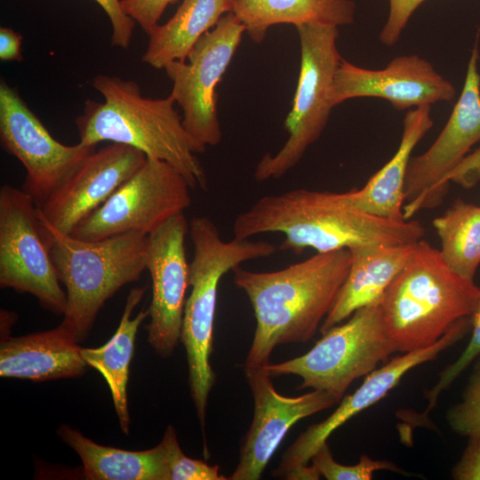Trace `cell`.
Here are the masks:
<instances>
[{
    "mask_svg": "<svg viewBox=\"0 0 480 480\" xmlns=\"http://www.w3.org/2000/svg\"><path fill=\"white\" fill-rule=\"evenodd\" d=\"M234 237L250 239L281 233V248L297 254L310 248L317 252L361 244H406L423 239L425 228L416 220H395L354 207L345 192L296 188L258 199L233 223Z\"/></svg>",
    "mask_w": 480,
    "mask_h": 480,
    "instance_id": "1",
    "label": "cell"
},
{
    "mask_svg": "<svg viewBox=\"0 0 480 480\" xmlns=\"http://www.w3.org/2000/svg\"><path fill=\"white\" fill-rule=\"evenodd\" d=\"M350 264V251L340 249L276 271L236 267L234 283L247 295L256 319L244 367L268 364L279 344L309 340L332 308Z\"/></svg>",
    "mask_w": 480,
    "mask_h": 480,
    "instance_id": "2",
    "label": "cell"
},
{
    "mask_svg": "<svg viewBox=\"0 0 480 480\" xmlns=\"http://www.w3.org/2000/svg\"><path fill=\"white\" fill-rule=\"evenodd\" d=\"M92 84L104 101L87 100L76 118L81 144L110 141L133 147L171 164L191 188L206 189V174L196 156L206 147L187 132L171 95L145 98L135 81L115 76L97 75Z\"/></svg>",
    "mask_w": 480,
    "mask_h": 480,
    "instance_id": "3",
    "label": "cell"
},
{
    "mask_svg": "<svg viewBox=\"0 0 480 480\" xmlns=\"http://www.w3.org/2000/svg\"><path fill=\"white\" fill-rule=\"evenodd\" d=\"M480 288L452 270L440 251L423 239L380 301L386 332L396 352L436 342L456 322L470 317Z\"/></svg>",
    "mask_w": 480,
    "mask_h": 480,
    "instance_id": "4",
    "label": "cell"
},
{
    "mask_svg": "<svg viewBox=\"0 0 480 480\" xmlns=\"http://www.w3.org/2000/svg\"><path fill=\"white\" fill-rule=\"evenodd\" d=\"M188 233L194 251L188 266L191 290L185 301L180 341L187 353L190 395L204 428L208 396L215 382L210 359L220 281L245 261L272 255L276 247L266 241H224L217 226L204 216L189 221Z\"/></svg>",
    "mask_w": 480,
    "mask_h": 480,
    "instance_id": "5",
    "label": "cell"
},
{
    "mask_svg": "<svg viewBox=\"0 0 480 480\" xmlns=\"http://www.w3.org/2000/svg\"><path fill=\"white\" fill-rule=\"evenodd\" d=\"M39 216L58 278L66 289L60 325L82 342L106 301L125 284L139 280L146 270L148 236L128 232L86 241L57 230L40 212Z\"/></svg>",
    "mask_w": 480,
    "mask_h": 480,
    "instance_id": "6",
    "label": "cell"
},
{
    "mask_svg": "<svg viewBox=\"0 0 480 480\" xmlns=\"http://www.w3.org/2000/svg\"><path fill=\"white\" fill-rule=\"evenodd\" d=\"M348 318L322 333L306 354L263 367L271 377L297 375L302 380L299 388L328 392L339 403L355 380L396 352L384 327L380 303L361 308Z\"/></svg>",
    "mask_w": 480,
    "mask_h": 480,
    "instance_id": "7",
    "label": "cell"
},
{
    "mask_svg": "<svg viewBox=\"0 0 480 480\" xmlns=\"http://www.w3.org/2000/svg\"><path fill=\"white\" fill-rule=\"evenodd\" d=\"M300 43V67L293 104L284 121L289 137L275 155H265L254 179H279L294 167L321 135L333 108L331 94L342 60L338 27L301 24L295 27Z\"/></svg>",
    "mask_w": 480,
    "mask_h": 480,
    "instance_id": "8",
    "label": "cell"
},
{
    "mask_svg": "<svg viewBox=\"0 0 480 480\" xmlns=\"http://www.w3.org/2000/svg\"><path fill=\"white\" fill-rule=\"evenodd\" d=\"M0 286L30 293L44 308L64 315L67 295L38 206L23 189L8 184L0 188Z\"/></svg>",
    "mask_w": 480,
    "mask_h": 480,
    "instance_id": "9",
    "label": "cell"
},
{
    "mask_svg": "<svg viewBox=\"0 0 480 480\" xmlns=\"http://www.w3.org/2000/svg\"><path fill=\"white\" fill-rule=\"evenodd\" d=\"M190 188L171 164L147 157L143 165L70 235L86 241L128 232L148 236L191 205Z\"/></svg>",
    "mask_w": 480,
    "mask_h": 480,
    "instance_id": "10",
    "label": "cell"
},
{
    "mask_svg": "<svg viewBox=\"0 0 480 480\" xmlns=\"http://www.w3.org/2000/svg\"><path fill=\"white\" fill-rule=\"evenodd\" d=\"M245 28L233 12L195 44L185 61L164 68L172 83L171 96L183 112L187 132L204 147L218 145L222 137L215 91L240 44Z\"/></svg>",
    "mask_w": 480,
    "mask_h": 480,
    "instance_id": "11",
    "label": "cell"
},
{
    "mask_svg": "<svg viewBox=\"0 0 480 480\" xmlns=\"http://www.w3.org/2000/svg\"><path fill=\"white\" fill-rule=\"evenodd\" d=\"M474 47L461 94L434 143L409 162L404 180V220L440 205L448 192V175L480 140V75Z\"/></svg>",
    "mask_w": 480,
    "mask_h": 480,
    "instance_id": "12",
    "label": "cell"
},
{
    "mask_svg": "<svg viewBox=\"0 0 480 480\" xmlns=\"http://www.w3.org/2000/svg\"><path fill=\"white\" fill-rule=\"evenodd\" d=\"M0 142L26 170L22 189L43 204L75 168L95 149L55 140L18 91L0 83Z\"/></svg>",
    "mask_w": 480,
    "mask_h": 480,
    "instance_id": "13",
    "label": "cell"
},
{
    "mask_svg": "<svg viewBox=\"0 0 480 480\" xmlns=\"http://www.w3.org/2000/svg\"><path fill=\"white\" fill-rule=\"evenodd\" d=\"M188 223L177 214L148 236L146 270L152 282L148 340L161 356L172 355L180 340L188 284L185 239Z\"/></svg>",
    "mask_w": 480,
    "mask_h": 480,
    "instance_id": "14",
    "label": "cell"
},
{
    "mask_svg": "<svg viewBox=\"0 0 480 480\" xmlns=\"http://www.w3.org/2000/svg\"><path fill=\"white\" fill-rule=\"evenodd\" d=\"M254 410L230 480L260 479L289 429L299 420L330 408L338 401L328 392L314 389L300 396L277 393L265 367H244Z\"/></svg>",
    "mask_w": 480,
    "mask_h": 480,
    "instance_id": "15",
    "label": "cell"
},
{
    "mask_svg": "<svg viewBox=\"0 0 480 480\" xmlns=\"http://www.w3.org/2000/svg\"><path fill=\"white\" fill-rule=\"evenodd\" d=\"M140 150L111 143L91 152L38 206L54 228L71 234L146 162Z\"/></svg>",
    "mask_w": 480,
    "mask_h": 480,
    "instance_id": "16",
    "label": "cell"
},
{
    "mask_svg": "<svg viewBox=\"0 0 480 480\" xmlns=\"http://www.w3.org/2000/svg\"><path fill=\"white\" fill-rule=\"evenodd\" d=\"M468 324V318H462L434 344L395 356L367 374L363 384L353 394L344 397L328 418L309 426L298 436L284 453L273 476L284 477L291 470L308 465L314 453L337 428L382 399L410 370L436 359L441 352L460 340Z\"/></svg>",
    "mask_w": 480,
    "mask_h": 480,
    "instance_id": "17",
    "label": "cell"
},
{
    "mask_svg": "<svg viewBox=\"0 0 480 480\" xmlns=\"http://www.w3.org/2000/svg\"><path fill=\"white\" fill-rule=\"evenodd\" d=\"M454 86L419 55L393 59L383 69H367L341 60L336 71L331 100L333 107L359 97L388 100L397 110L452 100Z\"/></svg>",
    "mask_w": 480,
    "mask_h": 480,
    "instance_id": "18",
    "label": "cell"
},
{
    "mask_svg": "<svg viewBox=\"0 0 480 480\" xmlns=\"http://www.w3.org/2000/svg\"><path fill=\"white\" fill-rule=\"evenodd\" d=\"M418 242L396 245L361 244L349 248L348 273L320 332H325L361 308L380 303L386 289L412 258Z\"/></svg>",
    "mask_w": 480,
    "mask_h": 480,
    "instance_id": "19",
    "label": "cell"
},
{
    "mask_svg": "<svg viewBox=\"0 0 480 480\" xmlns=\"http://www.w3.org/2000/svg\"><path fill=\"white\" fill-rule=\"evenodd\" d=\"M77 343L60 324L46 332L4 338L0 346V376L33 381L81 376L87 364Z\"/></svg>",
    "mask_w": 480,
    "mask_h": 480,
    "instance_id": "20",
    "label": "cell"
},
{
    "mask_svg": "<svg viewBox=\"0 0 480 480\" xmlns=\"http://www.w3.org/2000/svg\"><path fill=\"white\" fill-rule=\"evenodd\" d=\"M60 439L80 457L89 480H170V451L176 434L168 426L161 442L144 451L100 445L68 425L57 430Z\"/></svg>",
    "mask_w": 480,
    "mask_h": 480,
    "instance_id": "21",
    "label": "cell"
},
{
    "mask_svg": "<svg viewBox=\"0 0 480 480\" xmlns=\"http://www.w3.org/2000/svg\"><path fill=\"white\" fill-rule=\"evenodd\" d=\"M431 105L407 111L398 149L392 158L374 173L360 189L345 192L356 209L376 216L404 220V180L415 146L433 126Z\"/></svg>",
    "mask_w": 480,
    "mask_h": 480,
    "instance_id": "22",
    "label": "cell"
},
{
    "mask_svg": "<svg viewBox=\"0 0 480 480\" xmlns=\"http://www.w3.org/2000/svg\"><path fill=\"white\" fill-rule=\"evenodd\" d=\"M352 0H235L233 13L250 38L260 43L274 25L345 26L354 22Z\"/></svg>",
    "mask_w": 480,
    "mask_h": 480,
    "instance_id": "23",
    "label": "cell"
},
{
    "mask_svg": "<svg viewBox=\"0 0 480 480\" xmlns=\"http://www.w3.org/2000/svg\"><path fill=\"white\" fill-rule=\"evenodd\" d=\"M145 291L146 287H134L130 291L119 325L105 345L96 348H81V355L87 365L94 368L105 379L120 427L126 435L130 428L127 402L129 368L137 332L141 323L149 316L148 309L140 310L134 317H132V314Z\"/></svg>",
    "mask_w": 480,
    "mask_h": 480,
    "instance_id": "24",
    "label": "cell"
},
{
    "mask_svg": "<svg viewBox=\"0 0 480 480\" xmlns=\"http://www.w3.org/2000/svg\"><path fill=\"white\" fill-rule=\"evenodd\" d=\"M234 4L235 0H183L166 23L148 34L141 61L156 69H164L172 61H185L199 38L233 12Z\"/></svg>",
    "mask_w": 480,
    "mask_h": 480,
    "instance_id": "25",
    "label": "cell"
},
{
    "mask_svg": "<svg viewBox=\"0 0 480 480\" xmlns=\"http://www.w3.org/2000/svg\"><path fill=\"white\" fill-rule=\"evenodd\" d=\"M447 265L474 281L480 264V205L457 199L433 220Z\"/></svg>",
    "mask_w": 480,
    "mask_h": 480,
    "instance_id": "26",
    "label": "cell"
},
{
    "mask_svg": "<svg viewBox=\"0 0 480 480\" xmlns=\"http://www.w3.org/2000/svg\"><path fill=\"white\" fill-rule=\"evenodd\" d=\"M310 461L319 474L328 480H371L373 473L379 470L405 473L391 461L372 460L364 454L355 465L340 464L333 459L327 442L318 448Z\"/></svg>",
    "mask_w": 480,
    "mask_h": 480,
    "instance_id": "27",
    "label": "cell"
},
{
    "mask_svg": "<svg viewBox=\"0 0 480 480\" xmlns=\"http://www.w3.org/2000/svg\"><path fill=\"white\" fill-rule=\"evenodd\" d=\"M446 420L457 434L480 437V362L468 380L462 400L447 410Z\"/></svg>",
    "mask_w": 480,
    "mask_h": 480,
    "instance_id": "28",
    "label": "cell"
},
{
    "mask_svg": "<svg viewBox=\"0 0 480 480\" xmlns=\"http://www.w3.org/2000/svg\"><path fill=\"white\" fill-rule=\"evenodd\" d=\"M470 323L472 324V333L465 349L453 363L444 369L440 373L438 381L426 393L428 405L422 413L423 416L428 415L429 411L435 407L439 395L448 388L466 368L480 356V303L470 316Z\"/></svg>",
    "mask_w": 480,
    "mask_h": 480,
    "instance_id": "29",
    "label": "cell"
},
{
    "mask_svg": "<svg viewBox=\"0 0 480 480\" xmlns=\"http://www.w3.org/2000/svg\"><path fill=\"white\" fill-rule=\"evenodd\" d=\"M170 480H226L220 474L217 465L187 457L178 443L177 435L172 436L170 451Z\"/></svg>",
    "mask_w": 480,
    "mask_h": 480,
    "instance_id": "30",
    "label": "cell"
},
{
    "mask_svg": "<svg viewBox=\"0 0 480 480\" xmlns=\"http://www.w3.org/2000/svg\"><path fill=\"white\" fill-rule=\"evenodd\" d=\"M425 0H388V20L380 31V40L387 46H393L400 38L415 10Z\"/></svg>",
    "mask_w": 480,
    "mask_h": 480,
    "instance_id": "31",
    "label": "cell"
},
{
    "mask_svg": "<svg viewBox=\"0 0 480 480\" xmlns=\"http://www.w3.org/2000/svg\"><path fill=\"white\" fill-rule=\"evenodd\" d=\"M179 0H121L124 12L148 35L166 7Z\"/></svg>",
    "mask_w": 480,
    "mask_h": 480,
    "instance_id": "32",
    "label": "cell"
},
{
    "mask_svg": "<svg viewBox=\"0 0 480 480\" xmlns=\"http://www.w3.org/2000/svg\"><path fill=\"white\" fill-rule=\"evenodd\" d=\"M106 12L111 23V44L128 49L133 35L135 20L123 10L121 0H94Z\"/></svg>",
    "mask_w": 480,
    "mask_h": 480,
    "instance_id": "33",
    "label": "cell"
},
{
    "mask_svg": "<svg viewBox=\"0 0 480 480\" xmlns=\"http://www.w3.org/2000/svg\"><path fill=\"white\" fill-rule=\"evenodd\" d=\"M463 453L452 469L455 480H480V437H468Z\"/></svg>",
    "mask_w": 480,
    "mask_h": 480,
    "instance_id": "34",
    "label": "cell"
},
{
    "mask_svg": "<svg viewBox=\"0 0 480 480\" xmlns=\"http://www.w3.org/2000/svg\"><path fill=\"white\" fill-rule=\"evenodd\" d=\"M448 180L464 188H470L480 181V148L461 160L448 175Z\"/></svg>",
    "mask_w": 480,
    "mask_h": 480,
    "instance_id": "35",
    "label": "cell"
},
{
    "mask_svg": "<svg viewBox=\"0 0 480 480\" xmlns=\"http://www.w3.org/2000/svg\"><path fill=\"white\" fill-rule=\"evenodd\" d=\"M22 36L13 29L0 28V59L5 61H21Z\"/></svg>",
    "mask_w": 480,
    "mask_h": 480,
    "instance_id": "36",
    "label": "cell"
},
{
    "mask_svg": "<svg viewBox=\"0 0 480 480\" xmlns=\"http://www.w3.org/2000/svg\"><path fill=\"white\" fill-rule=\"evenodd\" d=\"M321 475L313 465H307L291 470L284 475V478L290 480H316Z\"/></svg>",
    "mask_w": 480,
    "mask_h": 480,
    "instance_id": "37",
    "label": "cell"
}]
</instances>
